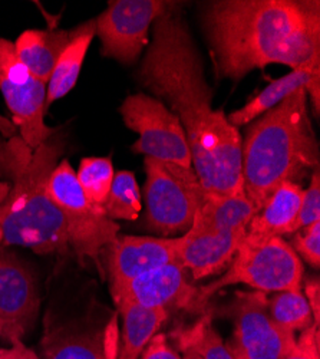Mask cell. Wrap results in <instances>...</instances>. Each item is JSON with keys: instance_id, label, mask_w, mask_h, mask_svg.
Returning a JSON list of instances; mask_svg holds the SVG:
<instances>
[{"instance_id": "23", "label": "cell", "mask_w": 320, "mask_h": 359, "mask_svg": "<svg viewBox=\"0 0 320 359\" xmlns=\"http://www.w3.org/2000/svg\"><path fill=\"white\" fill-rule=\"evenodd\" d=\"M179 348L186 351L191 349L202 359H236L224 346L221 338L216 332L211 323V315L206 313L190 327H180L172 332Z\"/></svg>"}, {"instance_id": "5", "label": "cell", "mask_w": 320, "mask_h": 359, "mask_svg": "<svg viewBox=\"0 0 320 359\" xmlns=\"http://www.w3.org/2000/svg\"><path fill=\"white\" fill-rule=\"evenodd\" d=\"M302 280L303 264L298 253L281 237L251 241L244 236L227 273L220 280L198 289V301L202 309H206L209 299L216 292L236 283L267 293L299 290Z\"/></svg>"}, {"instance_id": "19", "label": "cell", "mask_w": 320, "mask_h": 359, "mask_svg": "<svg viewBox=\"0 0 320 359\" xmlns=\"http://www.w3.org/2000/svg\"><path fill=\"white\" fill-rule=\"evenodd\" d=\"M95 35L97 23L94 19L75 27V35L71 43L57 59L50 79L46 83V108L68 95L75 88L86 52H88Z\"/></svg>"}, {"instance_id": "31", "label": "cell", "mask_w": 320, "mask_h": 359, "mask_svg": "<svg viewBox=\"0 0 320 359\" xmlns=\"http://www.w3.org/2000/svg\"><path fill=\"white\" fill-rule=\"evenodd\" d=\"M306 294H307V304L310 306L312 315H313V325L319 327L320 320V283L319 280H309L306 283Z\"/></svg>"}, {"instance_id": "18", "label": "cell", "mask_w": 320, "mask_h": 359, "mask_svg": "<svg viewBox=\"0 0 320 359\" xmlns=\"http://www.w3.org/2000/svg\"><path fill=\"white\" fill-rule=\"evenodd\" d=\"M75 29H27L16 39L15 50L20 62L35 78L48 83L57 59L71 43Z\"/></svg>"}, {"instance_id": "7", "label": "cell", "mask_w": 320, "mask_h": 359, "mask_svg": "<svg viewBox=\"0 0 320 359\" xmlns=\"http://www.w3.org/2000/svg\"><path fill=\"white\" fill-rule=\"evenodd\" d=\"M48 194L64 215L69 237V249L82 260H98L102 249L118 237L120 226L109 220L102 207L85 197L76 171L68 160L57 163L48 182Z\"/></svg>"}, {"instance_id": "3", "label": "cell", "mask_w": 320, "mask_h": 359, "mask_svg": "<svg viewBox=\"0 0 320 359\" xmlns=\"http://www.w3.org/2000/svg\"><path fill=\"white\" fill-rule=\"evenodd\" d=\"M64 151L60 130L36 149L16 135L0 140V174L12 178L11 193L0 204V246H22L38 255L69 250L67 222L46 190Z\"/></svg>"}, {"instance_id": "9", "label": "cell", "mask_w": 320, "mask_h": 359, "mask_svg": "<svg viewBox=\"0 0 320 359\" xmlns=\"http://www.w3.org/2000/svg\"><path fill=\"white\" fill-rule=\"evenodd\" d=\"M0 93L23 142L36 149L57 130L45 124L46 83L20 62L13 42L0 38Z\"/></svg>"}, {"instance_id": "30", "label": "cell", "mask_w": 320, "mask_h": 359, "mask_svg": "<svg viewBox=\"0 0 320 359\" xmlns=\"http://www.w3.org/2000/svg\"><path fill=\"white\" fill-rule=\"evenodd\" d=\"M141 359H180V356L168 345L165 335H155L144 349Z\"/></svg>"}, {"instance_id": "15", "label": "cell", "mask_w": 320, "mask_h": 359, "mask_svg": "<svg viewBox=\"0 0 320 359\" xmlns=\"http://www.w3.org/2000/svg\"><path fill=\"white\" fill-rule=\"evenodd\" d=\"M247 229L195 231L187 230L180 237L177 262L193 272L194 280L216 275L231 263Z\"/></svg>"}, {"instance_id": "21", "label": "cell", "mask_w": 320, "mask_h": 359, "mask_svg": "<svg viewBox=\"0 0 320 359\" xmlns=\"http://www.w3.org/2000/svg\"><path fill=\"white\" fill-rule=\"evenodd\" d=\"M115 304L124 319V337L118 359H138L145 345L167 319L168 311L142 306L125 297L116 299Z\"/></svg>"}, {"instance_id": "25", "label": "cell", "mask_w": 320, "mask_h": 359, "mask_svg": "<svg viewBox=\"0 0 320 359\" xmlns=\"http://www.w3.org/2000/svg\"><path fill=\"white\" fill-rule=\"evenodd\" d=\"M270 318L284 331L295 334L313 325L312 311L302 290H283L269 301Z\"/></svg>"}, {"instance_id": "14", "label": "cell", "mask_w": 320, "mask_h": 359, "mask_svg": "<svg viewBox=\"0 0 320 359\" xmlns=\"http://www.w3.org/2000/svg\"><path fill=\"white\" fill-rule=\"evenodd\" d=\"M180 237L123 236L108 246L111 290L161 266L177 262Z\"/></svg>"}, {"instance_id": "20", "label": "cell", "mask_w": 320, "mask_h": 359, "mask_svg": "<svg viewBox=\"0 0 320 359\" xmlns=\"http://www.w3.org/2000/svg\"><path fill=\"white\" fill-rule=\"evenodd\" d=\"M256 213V207L246 194L220 196L207 191L206 200L198 208L188 230L217 231L247 229Z\"/></svg>"}, {"instance_id": "24", "label": "cell", "mask_w": 320, "mask_h": 359, "mask_svg": "<svg viewBox=\"0 0 320 359\" xmlns=\"http://www.w3.org/2000/svg\"><path fill=\"white\" fill-rule=\"evenodd\" d=\"M109 220H135L141 212V193L131 171H118L104 204Z\"/></svg>"}, {"instance_id": "1", "label": "cell", "mask_w": 320, "mask_h": 359, "mask_svg": "<svg viewBox=\"0 0 320 359\" xmlns=\"http://www.w3.org/2000/svg\"><path fill=\"white\" fill-rule=\"evenodd\" d=\"M139 82L169 104L184 128L193 168L206 191L220 196L244 194L242 135L221 109L211 107L200 52L190 29L174 4L154 23Z\"/></svg>"}, {"instance_id": "8", "label": "cell", "mask_w": 320, "mask_h": 359, "mask_svg": "<svg viewBox=\"0 0 320 359\" xmlns=\"http://www.w3.org/2000/svg\"><path fill=\"white\" fill-rule=\"evenodd\" d=\"M125 126L138 134L131 151L164 163L193 167L191 153L179 116L147 94L125 98L120 107Z\"/></svg>"}, {"instance_id": "13", "label": "cell", "mask_w": 320, "mask_h": 359, "mask_svg": "<svg viewBox=\"0 0 320 359\" xmlns=\"http://www.w3.org/2000/svg\"><path fill=\"white\" fill-rule=\"evenodd\" d=\"M111 292L113 301L125 297L147 308L204 311L198 301V289L187 280L184 267L179 262L154 269Z\"/></svg>"}, {"instance_id": "11", "label": "cell", "mask_w": 320, "mask_h": 359, "mask_svg": "<svg viewBox=\"0 0 320 359\" xmlns=\"http://www.w3.org/2000/svg\"><path fill=\"white\" fill-rule=\"evenodd\" d=\"M174 4L162 0H115L109 2L97 23L101 53L123 64L135 62L148 45V32Z\"/></svg>"}, {"instance_id": "10", "label": "cell", "mask_w": 320, "mask_h": 359, "mask_svg": "<svg viewBox=\"0 0 320 359\" xmlns=\"http://www.w3.org/2000/svg\"><path fill=\"white\" fill-rule=\"evenodd\" d=\"M263 292H237L225 308L235 323L231 353L236 359H284L296 345L295 334L284 331L269 315Z\"/></svg>"}, {"instance_id": "33", "label": "cell", "mask_w": 320, "mask_h": 359, "mask_svg": "<svg viewBox=\"0 0 320 359\" xmlns=\"http://www.w3.org/2000/svg\"><path fill=\"white\" fill-rule=\"evenodd\" d=\"M11 193V183L0 182V204H2Z\"/></svg>"}, {"instance_id": "22", "label": "cell", "mask_w": 320, "mask_h": 359, "mask_svg": "<svg viewBox=\"0 0 320 359\" xmlns=\"http://www.w3.org/2000/svg\"><path fill=\"white\" fill-rule=\"evenodd\" d=\"M45 359H109L98 332H56L45 339Z\"/></svg>"}, {"instance_id": "17", "label": "cell", "mask_w": 320, "mask_h": 359, "mask_svg": "<svg viewBox=\"0 0 320 359\" xmlns=\"http://www.w3.org/2000/svg\"><path fill=\"white\" fill-rule=\"evenodd\" d=\"M302 196V186L292 182L280 184L263 208L250 220L246 237L251 241H266V238L296 233Z\"/></svg>"}, {"instance_id": "16", "label": "cell", "mask_w": 320, "mask_h": 359, "mask_svg": "<svg viewBox=\"0 0 320 359\" xmlns=\"http://www.w3.org/2000/svg\"><path fill=\"white\" fill-rule=\"evenodd\" d=\"M320 61L310 62L306 67L292 69V72L270 82L263 91L250 100L243 108L231 112L227 119L232 127H242L253 123L256 118L266 114L272 108L281 104L288 97H292L298 91H305L310 95L316 115L320 108Z\"/></svg>"}, {"instance_id": "12", "label": "cell", "mask_w": 320, "mask_h": 359, "mask_svg": "<svg viewBox=\"0 0 320 359\" xmlns=\"http://www.w3.org/2000/svg\"><path fill=\"white\" fill-rule=\"evenodd\" d=\"M41 306L36 279L9 248L0 246V338L22 342Z\"/></svg>"}, {"instance_id": "4", "label": "cell", "mask_w": 320, "mask_h": 359, "mask_svg": "<svg viewBox=\"0 0 320 359\" xmlns=\"http://www.w3.org/2000/svg\"><path fill=\"white\" fill-rule=\"evenodd\" d=\"M317 167L319 142L305 89L263 114L242 140L243 190L257 212L280 184L302 186Z\"/></svg>"}, {"instance_id": "26", "label": "cell", "mask_w": 320, "mask_h": 359, "mask_svg": "<svg viewBox=\"0 0 320 359\" xmlns=\"http://www.w3.org/2000/svg\"><path fill=\"white\" fill-rule=\"evenodd\" d=\"M113 165L111 157H86L81 160L76 171L78 183L92 204L102 207L113 182Z\"/></svg>"}, {"instance_id": "32", "label": "cell", "mask_w": 320, "mask_h": 359, "mask_svg": "<svg viewBox=\"0 0 320 359\" xmlns=\"http://www.w3.org/2000/svg\"><path fill=\"white\" fill-rule=\"evenodd\" d=\"M0 359H38L36 353L25 346L23 342L13 344L11 348H0Z\"/></svg>"}, {"instance_id": "27", "label": "cell", "mask_w": 320, "mask_h": 359, "mask_svg": "<svg viewBox=\"0 0 320 359\" xmlns=\"http://www.w3.org/2000/svg\"><path fill=\"white\" fill-rule=\"evenodd\" d=\"M320 220V177L319 167L312 172L310 184L303 190L300 212L296 222V231Z\"/></svg>"}, {"instance_id": "29", "label": "cell", "mask_w": 320, "mask_h": 359, "mask_svg": "<svg viewBox=\"0 0 320 359\" xmlns=\"http://www.w3.org/2000/svg\"><path fill=\"white\" fill-rule=\"evenodd\" d=\"M319 327L312 325L305 329L300 341L296 342L293 351L290 352L284 359H320L319 351Z\"/></svg>"}, {"instance_id": "2", "label": "cell", "mask_w": 320, "mask_h": 359, "mask_svg": "<svg viewBox=\"0 0 320 359\" xmlns=\"http://www.w3.org/2000/svg\"><path fill=\"white\" fill-rule=\"evenodd\" d=\"M202 25L220 78L242 79L273 64L298 69L320 61L317 0H216L202 8Z\"/></svg>"}, {"instance_id": "34", "label": "cell", "mask_w": 320, "mask_h": 359, "mask_svg": "<svg viewBox=\"0 0 320 359\" xmlns=\"http://www.w3.org/2000/svg\"><path fill=\"white\" fill-rule=\"evenodd\" d=\"M184 359H202L198 353H195L194 351L191 349H186L184 351Z\"/></svg>"}, {"instance_id": "28", "label": "cell", "mask_w": 320, "mask_h": 359, "mask_svg": "<svg viewBox=\"0 0 320 359\" xmlns=\"http://www.w3.org/2000/svg\"><path fill=\"white\" fill-rule=\"evenodd\" d=\"M310 266H320V220L310 226H306L302 234H296L293 238V248Z\"/></svg>"}, {"instance_id": "6", "label": "cell", "mask_w": 320, "mask_h": 359, "mask_svg": "<svg viewBox=\"0 0 320 359\" xmlns=\"http://www.w3.org/2000/svg\"><path fill=\"white\" fill-rule=\"evenodd\" d=\"M145 201L151 229L169 234L188 230L207 191L193 167L145 157Z\"/></svg>"}]
</instances>
